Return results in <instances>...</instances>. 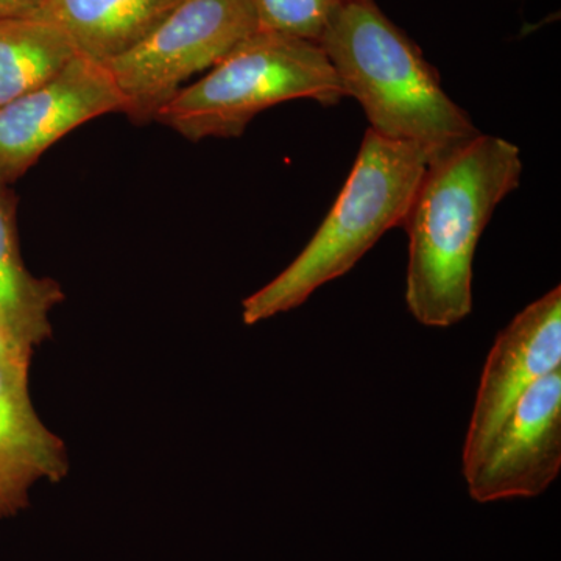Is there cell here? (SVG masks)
I'll return each instance as SVG.
<instances>
[{
	"instance_id": "obj_9",
	"label": "cell",
	"mask_w": 561,
	"mask_h": 561,
	"mask_svg": "<svg viewBox=\"0 0 561 561\" xmlns=\"http://www.w3.org/2000/svg\"><path fill=\"white\" fill-rule=\"evenodd\" d=\"M68 471L65 442L33 408L28 371L0 365V518L27 507L36 482L61 481Z\"/></svg>"
},
{
	"instance_id": "obj_2",
	"label": "cell",
	"mask_w": 561,
	"mask_h": 561,
	"mask_svg": "<svg viewBox=\"0 0 561 561\" xmlns=\"http://www.w3.org/2000/svg\"><path fill=\"white\" fill-rule=\"evenodd\" d=\"M319 46L345 98L360 103L376 135L415 144L430 158L479 135L467 111L443 90L437 69L375 0L335 11Z\"/></svg>"
},
{
	"instance_id": "obj_15",
	"label": "cell",
	"mask_w": 561,
	"mask_h": 561,
	"mask_svg": "<svg viewBox=\"0 0 561 561\" xmlns=\"http://www.w3.org/2000/svg\"><path fill=\"white\" fill-rule=\"evenodd\" d=\"M47 0H0V22L33 18Z\"/></svg>"
},
{
	"instance_id": "obj_10",
	"label": "cell",
	"mask_w": 561,
	"mask_h": 561,
	"mask_svg": "<svg viewBox=\"0 0 561 561\" xmlns=\"http://www.w3.org/2000/svg\"><path fill=\"white\" fill-rule=\"evenodd\" d=\"M181 0H47L33 18L65 33L81 58L106 66L135 49Z\"/></svg>"
},
{
	"instance_id": "obj_11",
	"label": "cell",
	"mask_w": 561,
	"mask_h": 561,
	"mask_svg": "<svg viewBox=\"0 0 561 561\" xmlns=\"http://www.w3.org/2000/svg\"><path fill=\"white\" fill-rule=\"evenodd\" d=\"M65 300L60 284L36 278L22 260L14 197L0 183V317L13 337L31 351L51 335L49 313Z\"/></svg>"
},
{
	"instance_id": "obj_3",
	"label": "cell",
	"mask_w": 561,
	"mask_h": 561,
	"mask_svg": "<svg viewBox=\"0 0 561 561\" xmlns=\"http://www.w3.org/2000/svg\"><path fill=\"white\" fill-rule=\"evenodd\" d=\"M430 153L367 130L337 201L294 262L242 301L243 323L289 312L324 284L346 275L394 227H402Z\"/></svg>"
},
{
	"instance_id": "obj_8",
	"label": "cell",
	"mask_w": 561,
	"mask_h": 561,
	"mask_svg": "<svg viewBox=\"0 0 561 561\" xmlns=\"http://www.w3.org/2000/svg\"><path fill=\"white\" fill-rule=\"evenodd\" d=\"M557 368H561L560 286L527 306L497 334L476 394L463 465L479 456L523 394Z\"/></svg>"
},
{
	"instance_id": "obj_4",
	"label": "cell",
	"mask_w": 561,
	"mask_h": 561,
	"mask_svg": "<svg viewBox=\"0 0 561 561\" xmlns=\"http://www.w3.org/2000/svg\"><path fill=\"white\" fill-rule=\"evenodd\" d=\"M345 98L319 44L257 31L203 79L183 87L157 122L191 140L239 138L262 111L311 99L324 106Z\"/></svg>"
},
{
	"instance_id": "obj_14",
	"label": "cell",
	"mask_w": 561,
	"mask_h": 561,
	"mask_svg": "<svg viewBox=\"0 0 561 561\" xmlns=\"http://www.w3.org/2000/svg\"><path fill=\"white\" fill-rule=\"evenodd\" d=\"M32 354L13 337L5 321L0 317V365L28 371L31 370Z\"/></svg>"
},
{
	"instance_id": "obj_13",
	"label": "cell",
	"mask_w": 561,
	"mask_h": 561,
	"mask_svg": "<svg viewBox=\"0 0 561 561\" xmlns=\"http://www.w3.org/2000/svg\"><path fill=\"white\" fill-rule=\"evenodd\" d=\"M354 0H250L260 31L319 44L335 11Z\"/></svg>"
},
{
	"instance_id": "obj_7",
	"label": "cell",
	"mask_w": 561,
	"mask_h": 561,
	"mask_svg": "<svg viewBox=\"0 0 561 561\" xmlns=\"http://www.w3.org/2000/svg\"><path fill=\"white\" fill-rule=\"evenodd\" d=\"M122 111L124 98L108 69L77 55L55 79L0 106V183L21 179L84 122Z\"/></svg>"
},
{
	"instance_id": "obj_6",
	"label": "cell",
	"mask_w": 561,
	"mask_h": 561,
	"mask_svg": "<svg viewBox=\"0 0 561 561\" xmlns=\"http://www.w3.org/2000/svg\"><path fill=\"white\" fill-rule=\"evenodd\" d=\"M561 470V368L534 383L474 460L463 465L472 500L486 504L545 493Z\"/></svg>"
},
{
	"instance_id": "obj_5",
	"label": "cell",
	"mask_w": 561,
	"mask_h": 561,
	"mask_svg": "<svg viewBox=\"0 0 561 561\" xmlns=\"http://www.w3.org/2000/svg\"><path fill=\"white\" fill-rule=\"evenodd\" d=\"M260 31L250 0H181L135 49L108 69L136 124L157 119L195 73L214 68Z\"/></svg>"
},
{
	"instance_id": "obj_1",
	"label": "cell",
	"mask_w": 561,
	"mask_h": 561,
	"mask_svg": "<svg viewBox=\"0 0 561 561\" xmlns=\"http://www.w3.org/2000/svg\"><path fill=\"white\" fill-rule=\"evenodd\" d=\"M522 175L518 147L481 133L427 161L402 221L409 236L405 302L424 327L448 328L470 316L476 249Z\"/></svg>"
},
{
	"instance_id": "obj_12",
	"label": "cell",
	"mask_w": 561,
	"mask_h": 561,
	"mask_svg": "<svg viewBox=\"0 0 561 561\" xmlns=\"http://www.w3.org/2000/svg\"><path fill=\"white\" fill-rule=\"evenodd\" d=\"M76 57L65 33L49 22H0V106L55 79Z\"/></svg>"
}]
</instances>
